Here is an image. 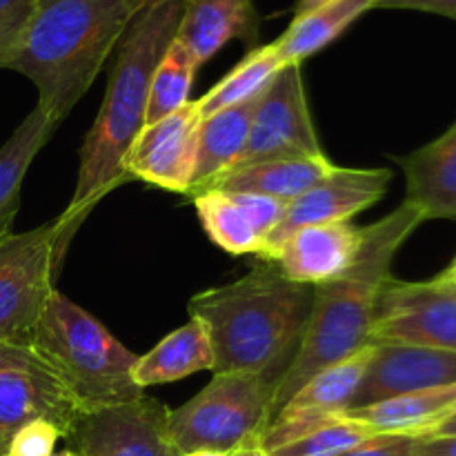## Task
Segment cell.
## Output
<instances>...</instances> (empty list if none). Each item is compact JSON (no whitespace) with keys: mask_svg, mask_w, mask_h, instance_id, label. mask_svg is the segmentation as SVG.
Returning a JSON list of instances; mask_svg holds the SVG:
<instances>
[{"mask_svg":"<svg viewBox=\"0 0 456 456\" xmlns=\"http://www.w3.org/2000/svg\"><path fill=\"white\" fill-rule=\"evenodd\" d=\"M185 4L187 0H151L120 38L101 111L80 150L74 196L61 214L67 243L94 205L129 181L125 163L147 123L151 78L176 40Z\"/></svg>","mask_w":456,"mask_h":456,"instance_id":"cell-1","label":"cell"},{"mask_svg":"<svg viewBox=\"0 0 456 456\" xmlns=\"http://www.w3.org/2000/svg\"><path fill=\"white\" fill-rule=\"evenodd\" d=\"M421 223H426L421 212L403 200L395 212L363 227L359 254L341 276L314 285L303 341L274 387L272 419L314 374L372 346L370 332L379 297L395 279L392 261Z\"/></svg>","mask_w":456,"mask_h":456,"instance_id":"cell-2","label":"cell"},{"mask_svg":"<svg viewBox=\"0 0 456 456\" xmlns=\"http://www.w3.org/2000/svg\"><path fill=\"white\" fill-rule=\"evenodd\" d=\"M312 305V285L261 261L234 283L194 294L187 310L208 328L214 372L261 374L276 387L301 346Z\"/></svg>","mask_w":456,"mask_h":456,"instance_id":"cell-3","label":"cell"},{"mask_svg":"<svg viewBox=\"0 0 456 456\" xmlns=\"http://www.w3.org/2000/svg\"><path fill=\"white\" fill-rule=\"evenodd\" d=\"M151 0H40L3 69L29 78L38 105L61 125L89 92L134 18Z\"/></svg>","mask_w":456,"mask_h":456,"instance_id":"cell-4","label":"cell"},{"mask_svg":"<svg viewBox=\"0 0 456 456\" xmlns=\"http://www.w3.org/2000/svg\"><path fill=\"white\" fill-rule=\"evenodd\" d=\"M29 343L56 370L85 412L145 396L132 379L138 356L58 289L49 294Z\"/></svg>","mask_w":456,"mask_h":456,"instance_id":"cell-5","label":"cell"},{"mask_svg":"<svg viewBox=\"0 0 456 456\" xmlns=\"http://www.w3.org/2000/svg\"><path fill=\"white\" fill-rule=\"evenodd\" d=\"M274 383L261 374L214 372V379L178 410H169V435L178 452H230L263 436L272 419Z\"/></svg>","mask_w":456,"mask_h":456,"instance_id":"cell-6","label":"cell"},{"mask_svg":"<svg viewBox=\"0 0 456 456\" xmlns=\"http://www.w3.org/2000/svg\"><path fill=\"white\" fill-rule=\"evenodd\" d=\"M61 216L0 236V343L25 341L38 323L67 248Z\"/></svg>","mask_w":456,"mask_h":456,"instance_id":"cell-7","label":"cell"},{"mask_svg":"<svg viewBox=\"0 0 456 456\" xmlns=\"http://www.w3.org/2000/svg\"><path fill=\"white\" fill-rule=\"evenodd\" d=\"M83 412L78 399L31 343H0V441L4 445L22 426L38 419L53 423L67 439Z\"/></svg>","mask_w":456,"mask_h":456,"instance_id":"cell-8","label":"cell"},{"mask_svg":"<svg viewBox=\"0 0 456 456\" xmlns=\"http://www.w3.org/2000/svg\"><path fill=\"white\" fill-rule=\"evenodd\" d=\"M370 343L456 352V288L444 279H392L379 297Z\"/></svg>","mask_w":456,"mask_h":456,"instance_id":"cell-9","label":"cell"},{"mask_svg":"<svg viewBox=\"0 0 456 456\" xmlns=\"http://www.w3.org/2000/svg\"><path fill=\"white\" fill-rule=\"evenodd\" d=\"M316 156L325 154L307 105L301 65H285L261 92L248 145L236 167Z\"/></svg>","mask_w":456,"mask_h":456,"instance_id":"cell-10","label":"cell"},{"mask_svg":"<svg viewBox=\"0 0 456 456\" xmlns=\"http://www.w3.org/2000/svg\"><path fill=\"white\" fill-rule=\"evenodd\" d=\"M67 441L74 456H181L169 435V410L151 396L87 410Z\"/></svg>","mask_w":456,"mask_h":456,"instance_id":"cell-11","label":"cell"},{"mask_svg":"<svg viewBox=\"0 0 456 456\" xmlns=\"http://www.w3.org/2000/svg\"><path fill=\"white\" fill-rule=\"evenodd\" d=\"M392 181L390 169H352L334 167L332 174L312 185L305 194L294 199L285 208L283 218L267 239L258 258H267L289 234L301 227L350 223L368 208L386 196Z\"/></svg>","mask_w":456,"mask_h":456,"instance_id":"cell-12","label":"cell"},{"mask_svg":"<svg viewBox=\"0 0 456 456\" xmlns=\"http://www.w3.org/2000/svg\"><path fill=\"white\" fill-rule=\"evenodd\" d=\"M372 346L356 354L321 370L310 379L283 408L276 412L263 432V445L267 452L285 444L301 439L307 432L341 417L354 401L365 372H368Z\"/></svg>","mask_w":456,"mask_h":456,"instance_id":"cell-13","label":"cell"},{"mask_svg":"<svg viewBox=\"0 0 456 456\" xmlns=\"http://www.w3.org/2000/svg\"><path fill=\"white\" fill-rule=\"evenodd\" d=\"M200 111L196 101L142 127L127 154L129 178L174 194H190L199 154Z\"/></svg>","mask_w":456,"mask_h":456,"instance_id":"cell-14","label":"cell"},{"mask_svg":"<svg viewBox=\"0 0 456 456\" xmlns=\"http://www.w3.org/2000/svg\"><path fill=\"white\" fill-rule=\"evenodd\" d=\"M454 383L456 352L452 350L372 343L368 372L347 410Z\"/></svg>","mask_w":456,"mask_h":456,"instance_id":"cell-15","label":"cell"},{"mask_svg":"<svg viewBox=\"0 0 456 456\" xmlns=\"http://www.w3.org/2000/svg\"><path fill=\"white\" fill-rule=\"evenodd\" d=\"M361 239L363 227L352 223L301 227L261 261L276 263L289 281L314 288L341 276L354 263Z\"/></svg>","mask_w":456,"mask_h":456,"instance_id":"cell-16","label":"cell"},{"mask_svg":"<svg viewBox=\"0 0 456 456\" xmlns=\"http://www.w3.org/2000/svg\"><path fill=\"white\" fill-rule=\"evenodd\" d=\"M399 163L405 174V200L426 221H456V120L448 132Z\"/></svg>","mask_w":456,"mask_h":456,"instance_id":"cell-17","label":"cell"},{"mask_svg":"<svg viewBox=\"0 0 456 456\" xmlns=\"http://www.w3.org/2000/svg\"><path fill=\"white\" fill-rule=\"evenodd\" d=\"M258 13L252 0H187L176 40L203 65L230 40L256 43Z\"/></svg>","mask_w":456,"mask_h":456,"instance_id":"cell-18","label":"cell"},{"mask_svg":"<svg viewBox=\"0 0 456 456\" xmlns=\"http://www.w3.org/2000/svg\"><path fill=\"white\" fill-rule=\"evenodd\" d=\"M343 414L363 423L374 435L432 436L456 414V383L346 410Z\"/></svg>","mask_w":456,"mask_h":456,"instance_id":"cell-19","label":"cell"},{"mask_svg":"<svg viewBox=\"0 0 456 456\" xmlns=\"http://www.w3.org/2000/svg\"><path fill=\"white\" fill-rule=\"evenodd\" d=\"M214 347L203 321L190 316L185 325L169 332L147 354L138 356L132 379L141 390L160 383L181 381L199 372H214Z\"/></svg>","mask_w":456,"mask_h":456,"instance_id":"cell-20","label":"cell"},{"mask_svg":"<svg viewBox=\"0 0 456 456\" xmlns=\"http://www.w3.org/2000/svg\"><path fill=\"white\" fill-rule=\"evenodd\" d=\"M261 94L240 105L227 107L200 120L199 127V154H196L194 183L187 196L208 190L216 178L236 167L252 129L254 111H256Z\"/></svg>","mask_w":456,"mask_h":456,"instance_id":"cell-21","label":"cell"},{"mask_svg":"<svg viewBox=\"0 0 456 456\" xmlns=\"http://www.w3.org/2000/svg\"><path fill=\"white\" fill-rule=\"evenodd\" d=\"M334 167L337 165L330 163L328 156L265 160V163L243 165V167L230 169L221 178H216L208 190L261 194L288 205L301 194H305L312 185L323 181L328 174H332Z\"/></svg>","mask_w":456,"mask_h":456,"instance_id":"cell-22","label":"cell"},{"mask_svg":"<svg viewBox=\"0 0 456 456\" xmlns=\"http://www.w3.org/2000/svg\"><path fill=\"white\" fill-rule=\"evenodd\" d=\"M374 7L377 0H321L314 7L297 13L288 31L274 40V47L285 65H301Z\"/></svg>","mask_w":456,"mask_h":456,"instance_id":"cell-23","label":"cell"},{"mask_svg":"<svg viewBox=\"0 0 456 456\" xmlns=\"http://www.w3.org/2000/svg\"><path fill=\"white\" fill-rule=\"evenodd\" d=\"M56 127L40 107H34L0 147V236L9 234L20 208L22 181Z\"/></svg>","mask_w":456,"mask_h":456,"instance_id":"cell-24","label":"cell"},{"mask_svg":"<svg viewBox=\"0 0 456 456\" xmlns=\"http://www.w3.org/2000/svg\"><path fill=\"white\" fill-rule=\"evenodd\" d=\"M191 200L205 234L216 248L234 256L263 252L265 236L236 191L205 190L191 196Z\"/></svg>","mask_w":456,"mask_h":456,"instance_id":"cell-25","label":"cell"},{"mask_svg":"<svg viewBox=\"0 0 456 456\" xmlns=\"http://www.w3.org/2000/svg\"><path fill=\"white\" fill-rule=\"evenodd\" d=\"M283 67L285 62L274 43L252 49L225 78L218 80L203 98L196 101L200 118H208L216 111L240 105V102L258 96Z\"/></svg>","mask_w":456,"mask_h":456,"instance_id":"cell-26","label":"cell"},{"mask_svg":"<svg viewBox=\"0 0 456 456\" xmlns=\"http://www.w3.org/2000/svg\"><path fill=\"white\" fill-rule=\"evenodd\" d=\"M196 69L199 65L185 49V45L181 40H174L151 78L145 125L174 114L190 102V89L194 83Z\"/></svg>","mask_w":456,"mask_h":456,"instance_id":"cell-27","label":"cell"},{"mask_svg":"<svg viewBox=\"0 0 456 456\" xmlns=\"http://www.w3.org/2000/svg\"><path fill=\"white\" fill-rule=\"evenodd\" d=\"M370 436H374L370 428L341 414L301 439L272 450L270 456H338L368 441Z\"/></svg>","mask_w":456,"mask_h":456,"instance_id":"cell-28","label":"cell"},{"mask_svg":"<svg viewBox=\"0 0 456 456\" xmlns=\"http://www.w3.org/2000/svg\"><path fill=\"white\" fill-rule=\"evenodd\" d=\"M38 4L40 0H0V69L16 49Z\"/></svg>","mask_w":456,"mask_h":456,"instance_id":"cell-29","label":"cell"},{"mask_svg":"<svg viewBox=\"0 0 456 456\" xmlns=\"http://www.w3.org/2000/svg\"><path fill=\"white\" fill-rule=\"evenodd\" d=\"M58 439H62V432L53 423L38 419L22 426L9 439L4 456H52Z\"/></svg>","mask_w":456,"mask_h":456,"instance_id":"cell-30","label":"cell"},{"mask_svg":"<svg viewBox=\"0 0 456 456\" xmlns=\"http://www.w3.org/2000/svg\"><path fill=\"white\" fill-rule=\"evenodd\" d=\"M419 439L405 435H374L338 456H414Z\"/></svg>","mask_w":456,"mask_h":456,"instance_id":"cell-31","label":"cell"},{"mask_svg":"<svg viewBox=\"0 0 456 456\" xmlns=\"http://www.w3.org/2000/svg\"><path fill=\"white\" fill-rule=\"evenodd\" d=\"M374 9H414L456 20V0H377Z\"/></svg>","mask_w":456,"mask_h":456,"instance_id":"cell-32","label":"cell"},{"mask_svg":"<svg viewBox=\"0 0 456 456\" xmlns=\"http://www.w3.org/2000/svg\"><path fill=\"white\" fill-rule=\"evenodd\" d=\"M414 456H456V436H421Z\"/></svg>","mask_w":456,"mask_h":456,"instance_id":"cell-33","label":"cell"},{"mask_svg":"<svg viewBox=\"0 0 456 456\" xmlns=\"http://www.w3.org/2000/svg\"><path fill=\"white\" fill-rule=\"evenodd\" d=\"M227 456H270V452L263 445V436H252V439L243 441L234 450H230Z\"/></svg>","mask_w":456,"mask_h":456,"instance_id":"cell-34","label":"cell"},{"mask_svg":"<svg viewBox=\"0 0 456 456\" xmlns=\"http://www.w3.org/2000/svg\"><path fill=\"white\" fill-rule=\"evenodd\" d=\"M435 435H441V436H456V414L452 419H448V421L444 423V426L439 428V430L435 432Z\"/></svg>","mask_w":456,"mask_h":456,"instance_id":"cell-35","label":"cell"},{"mask_svg":"<svg viewBox=\"0 0 456 456\" xmlns=\"http://www.w3.org/2000/svg\"><path fill=\"white\" fill-rule=\"evenodd\" d=\"M439 279H444L445 283H450V285H452V288H456V258H454L452 265H450L448 270L444 272V274H439Z\"/></svg>","mask_w":456,"mask_h":456,"instance_id":"cell-36","label":"cell"},{"mask_svg":"<svg viewBox=\"0 0 456 456\" xmlns=\"http://www.w3.org/2000/svg\"><path fill=\"white\" fill-rule=\"evenodd\" d=\"M181 456H227V454L216 452V450H191V452H185Z\"/></svg>","mask_w":456,"mask_h":456,"instance_id":"cell-37","label":"cell"},{"mask_svg":"<svg viewBox=\"0 0 456 456\" xmlns=\"http://www.w3.org/2000/svg\"><path fill=\"white\" fill-rule=\"evenodd\" d=\"M316 3H321V0H298V3H297V13H301V12H305V9L314 7Z\"/></svg>","mask_w":456,"mask_h":456,"instance_id":"cell-38","label":"cell"},{"mask_svg":"<svg viewBox=\"0 0 456 456\" xmlns=\"http://www.w3.org/2000/svg\"><path fill=\"white\" fill-rule=\"evenodd\" d=\"M52 456H74V452L71 450H62V452H53Z\"/></svg>","mask_w":456,"mask_h":456,"instance_id":"cell-39","label":"cell"},{"mask_svg":"<svg viewBox=\"0 0 456 456\" xmlns=\"http://www.w3.org/2000/svg\"><path fill=\"white\" fill-rule=\"evenodd\" d=\"M4 452H7V445H4L3 441H0V456H4Z\"/></svg>","mask_w":456,"mask_h":456,"instance_id":"cell-40","label":"cell"}]
</instances>
